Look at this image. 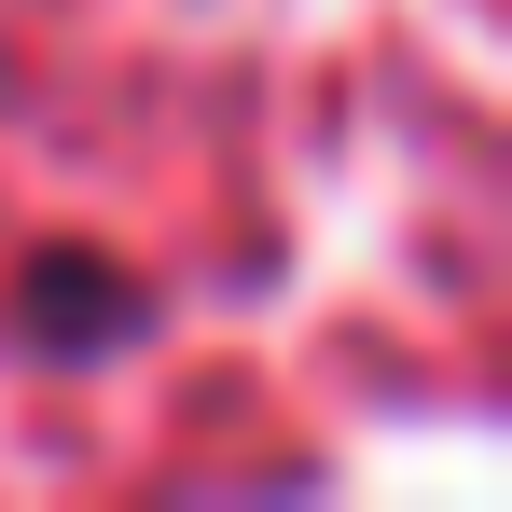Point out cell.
Here are the masks:
<instances>
[{
  "mask_svg": "<svg viewBox=\"0 0 512 512\" xmlns=\"http://www.w3.org/2000/svg\"><path fill=\"white\" fill-rule=\"evenodd\" d=\"M28 333H42V346H125V333H139L125 263H97V250H42V263H28Z\"/></svg>",
  "mask_w": 512,
  "mask_h": 512,
  "instance_id": "cell-1",
  "label": "cell"
}]
</instances>
